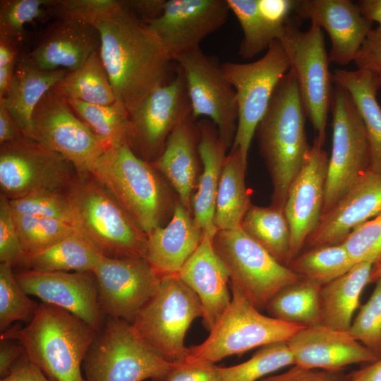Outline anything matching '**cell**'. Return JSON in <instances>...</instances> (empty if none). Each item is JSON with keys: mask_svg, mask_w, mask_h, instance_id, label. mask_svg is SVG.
<instances>
[{"mask_svg": "<svg viewBox=\"0 0 381 381\" xmlns=\"http://www.w3.org/2000/svg\"><path fill=\"white\" fill-rule=\"evenodd\" d=\"M247 163L238 150L230 149L223 166L216 198L214 224L217 231L239 228L251 205L245 182Z\"/></svg>", "mask_w": 381, "mask_h": 381, "instance_id": "32", "label": "cell"}, {"mask_svg": "<svg viewBox=\"0 0 381 381\" xmlns=\"http://www.w3.org/2000/svg\"><path fill=\"white\" fill-rule=\"evenodd\" d=\"M212 242L229 274L230 283L260 311L281 289L301 279L241 227L218 230Z\"/></svg>", "mask_w": 381, "mask_h": 381, "instance_id": "10", "label": "cell"}, {"mask_svg": "<svg viewBox=\"0 0 381 381\" xmlns=\"http://www.w3.org/2000/svg\"><path fill=\"white\" fill-rule=\"evenodd\" d=\"M66 100L74 113L99 139L105 150L123 145L131 146L132 126L130 114L119 99L108 105L75 99Z\"/></svg>", "mask_w": 381, "mask_h": 381, "instance_id": "35", "label": "cell"}, {"mask_svg": "<svg viewBox=\"0 0 381 381\" xmlns=\"http://www.w3.org/2000/svg\"><path fill=\"white\" fill-rule=\"evenodd\" d=\"M347 381H381V358L346 375Z\"/></svg>", "mask_w": 381, "mask_h": 381, "instance_id": "56", "label": "cell"}, {"mask_svg": "<svg viewBox=\"0 0 381 381\" xmlns=\"http://www.w3.org/2000/svg\"><path fill=\"white\" fill-rule=\"evenodd\" d=\"M330 109L332 147L322 215L334 206L370 166V148L361 115L349 92L336 83Z\"/></svg>", "mask_w": 381, "mask_h": 381, "instance_id": "12", "label": "cell"}, {"mask_svg": "<svg viewBox=\"0 0 381 381\" xmlns=\"http://www.w3.org/2000/svg\"><path fill=\"white\" fill-rule=\"evenodd\" d=\"M54 90L66 99L108 105L117 100L99 51L95 52L83 66L68 71Z\"/></svg>", "mask_w": 381, "mask_h": 381, "instance_id": "37", "label": "cell"}, {"mask_svg": "<svg viewBox=\"0 0 381 381\" xmlns=\"http://www.w3.org/2000/svg\"><path fill=\"white\" fill-rule=\"evenodd\" d=\"M13 214L24 255L42 251L79 233L71 225L59 220Z\"/></svg>", "mask_w": 381, "mask_h": 381, "instance_id": "41", "label": "cell"}, {"mask_svg": "<svg viewBox=\"0 0 381 381\" xmlns=\"http://www.w3.org/2000/svg\"><path fill=\"white\" fill-rule=\"evenodd\" d=\"M97 333L70 312L42 302L26 326L9 327L0 339L18 341L29 360L54 381H84L81 367Z\"/></svg>", "mask_w": 381, "mask_h": 381, "instance_id": "3", "label": "cell"}, {"mask_svg": "<svg viewBox=\"0 0 381 381\" xmlns=\"http://www.w3.org/2000/svg\"><path fill=\"white\" fill-rule=\"evenodd\" d=\"M294 365L287 343L274 342L260 347L254 355L240 364L222 368V381H259L267 375Z\"/></svg>", "mask_w": 381, "mask_h": 381, "instance_id": "40", "label": "cell"}, {"mask_svg": "<svg viewBox=\"0 0 381 381\" xmlns=\"http://www.w3.org/2000/svg\"><path fill=\"white\" fill-rule=\"evenodd\" d=\"M15 66L0 68V99L5 97L10 87Z\"/></svg>", "mask_w": 381, "mask_h": 381, "instance_id": "59", "label": "cell"}, {"mask_svg": "<svg viewBox=\"0 0 381 381\" xmlns=\"http://www.w3.org/2000/svg\"><path fill=\"white\" fill-rule=\"evenodd\" d=\"M279 262H291V235L284 209L250 205L240 226Z\"/></svg>", "mask_w": 381, "mask_h": 381, "instance_id": "34", "label": "cell"}, {"mask_svg": "<svg viewBox=\"0 0 381 381\" xmlns=\"http://www.w3.org/2000/svg\"><path fill=\"white\" fill-rule=\"evenodd\" d=\"M229 11L226 0H168L162 14L146 24L175 61L199 49L207 36L225 23Z\"/></svg>", "mask_w": 381, "mask_h": 381, "instance_id": "18", "label": "cell"}, {"mask_svg": "<svg viewBox=\"0 0 381 381\" xmlns=\"http://www.w3.org/2000/svg\"><path fill=\"white\" fill-rule=\"evenodd\" d=\"M323 145L315 136L288 190L284 210L291 229V261L301 253L322 215L329 161Z\"/></svg>", "mask_w": 381, "mask_h": 381, "instance_id": "19", "label": "cell"}, {"mask_svg": "<svg viewBox=\"0 0 381 381\" xmlns=\"http://www.w3.org/2000/svg\"><path fill=\"white\" fill-rule=\"evenodd\" d=\"M165 381H222L219 367L202 361L185 360L174 363Z\"/></svg>", "mask_w": 381, "mask_h": 381, "instance_id": "50", "label": "cell"}, {"mask_svg": "<svg viewBox=\"0 0 381 381\" xmlns=\"http://www.w3.org/2000/svg\"><path fill=\"white\" fill-rule=\"evenodd\" d=\"M101 40L97 28L87 23L59 19L44 32L26 59L34 66L47 71L66 68L69 71L84 64Z\"/></svg>", "mask_w": 381, "mask_h": 381, "instance_id": "24", "label": "cell"}, {"mask_svg": "<svg viewBox=\"0 0 381 381\" xmlns=\"http://www.w3.org/2000/svg\"><path fill=\"white\" fill-rule=\"evenodd\" d=\"M380 277H381V263L373 266L370 277V283L375 282Z\"/></svg>", "mask_w": 381, "mask_h": 381, "instance_id": "60", "label": "cell"}, {"mask_svg": "<svg viewBox=\"0 0 381 381\" xmlns=\"http://www.w3.org/2000/svg\"><path fill=\"white\" fill-rule=\"evenodd\" d=\"M104 255L80 233L39 253L24 255L16 265L41 272H92Z\"/></svg>", "mask_w": 381, "mask_h": 381, "instance_id": "33", "label": "cell"}, {"mask_svg": "<svg viewBox=\"0 0 381 381\" xmlns=\"http://www.w3.org/2000/svg\"><path fill=\"white\" fill-rule=\"evenodd\" d=\"M182 68L192 107V116H206L216 126L227 150L231 148L238 124V104L234 88L221 65L200 49L175 59Z\"/></svg>", "mask_w": 381, "mask_h": 381, "instance_id": "15", "label": "cell"}, {"mask_svg": "<svg viewBox=\"0 0 381 381\" xmlns=\"http://www.w3.org/2000/svg\"><path fill=\"white\" fill-rule=\"evenodd\" d=\"M373 265L356 263L346 273L322 285L320 292V324L349 331L364 287L370 283Z\"/></svg>", "mask_w": 381, "mask_h": 381, "instance_id": "30", "label": "cell"}, {"mask_svg": "<svg viewBox=\"0 0 381 381\" xmlns=\"http://www.w3.org/2000/svg\"><path fill=\"white\" fill-rule=\"evenodd\" d=\"M15 277L28 295L78 317L99 332L104 323L92 272H41L21 270Z\"/></svg>", "mask_w": 381, "mask_h": 381, "instance_id": "20", "label": "cell"}, {"mask_svg": "<svg viewBox=\"0 0 381 381\" xmlns=\"http://www.w3.org/2000/svg\"><path fill=\"white\" fill-rule=\"evenodd\" d=\"M49 0H6L0 4V37L19 41L23 26L43 16Z\"/></svg>", "mask_w": 381, "mask_h": 381, "instance_id": "46", "label": "cell"}, {"mask_svg": "<svg viewBox=\"0 0 381 381\" xmlns=\"http://www.w3.org/2000/svg\"><path fill=\"white\" fill-rule=\"evenodd\" d=\"M31 139L70 161L79 174H90L105 148L54 87L35 107Z\"/></svg>", "mask_w": 381, "mask_h": 381, "instance_id": "14", "label": "cell"}, {"mask_svg": "<svg viewBox=\"0 0 381 381\" xmlns=\"http://www.w3.org/2000/svg\"><path fill=\"white\" fill-rule=\"evenodd\" d=\"M190 212L176 202L167 225L147 235L145 258L162 277L178 274L202 240L203 233Z\"/></svg>", "mask_w": 381, "mask_h": 381, "instance_id": "27", "label": "cell"}, {"mask_svg": "<svg viewBox=\"0 0 381 381\" xmlns=\"http://www.w3.org/2000/svg\"><path fill=\"white\" fill-rule=\"evenodd\" d=\"M222 71L235 90L238 124L233 145L245 161L256 128L264 116L279 81L290 64L279 40H274L260 59L247 64L225 62Z\"/></svg>", "mask_w": 381, "mask_h": 381, "instance_id": "11", "label": "cell"}, {"mask_svg": "<svg viewBox=\"0 0 381 381\" xmlns=\"http://www.w3.org/2000/svg\"><path fill=\"white\" fill-rule=\"evenodd\" d=\"M286 343L294 365L306 368L342 372L349 365L379 358L349 331L322 324L301 328Z\"/></svg>", "mask_w": 381, "mask_h": 381, "instance_id": "22", "label": "cell"}, {"mask_svg": "<svg viewBox=\"0 0 381 381\" xmlns=\"http://www.w3.org/2000/svg\"><path fill=\"white\" fill-rule=\"evenodd\" d=\"M114 0H58L50 1L49 11L59 19L79 20L91 23L101 13L108 9Z\"/></svg>", "mask_w": 381, "mask_h": 381, "instance_id": "48", "label": "cell"}, {"mask_svg": "<svg viewBox=\"0 0 381 381\" xmlns=\"http://www.w3.org/2000/svg\"><path fill=\"white\" fill-rule=\"evenodd\" d=\"M84 381L166 380L174 363L150 348L126 321L106 317L83 361Z\"/></svg>", "mask_w": 381, "mask_h": 381, "instance_id": "6", "label": "cell"}, {"mask_svg": "<svg viewBox=\"0 0 381 381\" xmlns=\"http://www.w3.org/2000/svg\"><path fill=\"white\" fill-rule=\"evenodd\" d=\"M341 244L355 264L381 263V212L354 228Z\"/></svg>", "mask_w": 381, "mask_h": 381, "instance_id": "45", "label": "cell"}, {"mask_svg": "<svg viewBox=\"0 0 381 381\" xmlns=\"http://www.w3.org/2000/svg\"><path fill=\"white\" fill-rule=\"evenodd\" d=\"M191 114L185 76L177 64L174 78L152 91L129 113L131 148L145 161L154 162L162 152L172 131Z\"/></svg>", "mask_w": 381, "mask_h": 381, "instance_id": "17", "label": "cell"}, {"mask_svg": "<svg viewBox=\"0 0 381 381\" xmlns=\"http://www.w3.org/2000/svg\"><path fill=\"white\" fill-rule=\"evenodd\" d=\"M167 0H127L123 4L138 18L147 23L163 13Z\"/></svg>", "mask_w": 381, "mask_h": 381, "instance_id": "53", "label": "cell"}, {"mask_svg": "<svg viewBox=\"0 0 381 381\" xmlns=\"http://www.w3.org/2000/svg\"><path fill=\"white\" fill-rule=\"evenodd\" d=\"M299 20L291 17L279 40L288 57L290 69L295 73L306 116L315 136L324 144L334 89L329 55L322 29L311 23L310 28L303 32L300 30Z\"/></svg>", "mask_w": 381, "mask_h": 381, "instance_id": "9", "label": "cell"}, {"mask_svg": "<svg viewBox=\"0 0 381 381\" xmlns=\"http://www.w3.org/2000/svg\"><path fill=\"white\" fill-rule=\"evenodd\" d=\"M380 212L381 173L368 169L334 206L322 216L304 247L308 249L341 243L354 228Z\"/></svg>", "mask_w": 381, "mask_h": 381, "instance_id": "23", "label": "cell"}, {"mask_svg": "<svg viewBox=\"0 0 381 381\" xmlns=\"http://www.w3.org/2000/svg\"><path fill=\"white\" fill-rule=\"evenodd\" d=\"M26 138L19 126L0 101V145Z\"/></svg>", "mask_w": 381, "mask_h": 381, "instance_id": "55", "label": "cell"}, {"mask_svg": "<svg viewBox=\"0 0 381 381\" xmlns=\"http://www.w3.org/2000/svg\"><path fill=\"white\" fill-rule=\"evenodd\" d=\"M231 300L210 330L206 339L188 349L186 358L214 364L222 359L242 354L254 348L287 342L304 327L265 315L230 283Z\"/></svg>", "mask_w": 381, "mask_h": 381, "instance_id": "7", "label": "cell"}, {"mask_svg": "<svg viewBox=\"0 0 381 381\" xmlns=\"http://www.w3.org/2000/svg\"><path fill=\"white\" fill-rule=\"evenodd\" d=\"M16 42L0 37V68L15 66Z\"/></svg>", "mask_w": 381, "mask_h": 381, "instance_id": "57", "label": "cell"}, {"mask_svg": "<svg viewBox=\"0 0 381 381\" xmlns=\"http://www.w3.org/2000/svg\"><path fill=\"white\" fill-rule=\"evenodd\" d=\"M306 117L297 80L290 69L277 85L255 134L273 186L272 206L284 209L289 188L310 150Z\"/></svg>", "mask_w": 381, "mask_h": 381, "instance_id": "2", "label": "cell"}, {"mask_svg": "<svg viewBox=\"0 0 381 381\" xmlns=\"http://www.w3.org/2000/svg\"><path fill=\"white\" fill-rule=\"evenodd\" d=\"M102 315L132 324L158 291L162 276L143 257L104 256L92 271Z\"/></svg>", "mask_w": 381, "mask_h": 381, "instance_id": "16", "label": "cell"}, {"mask_svg": "<svg viewBox=\"0 0 381 381\" xmlns=\"http://www.w3.org/2000/svg\"><path fill=\"white\" fill-rule=\"evenodd\" d=\"M159 172L129 145L105 150L90 173L147 236L161 223L171 197Z\"/></svg>", "mask_w": 381, "mask_h": 381, "instance_id": "4", "label": "cell"}, {"mask_svg": "<svg viewBox=\"0 0 381 381\" xmlns=\"http://www.w3.org/2000/svg\"><path fill=\"white\" fill-rule=\"evenodd\" d=\"M9 200L14 213L56 219L76 229L73 212L66 194L40 193Z\"/></svg>", "mask_w": 381, "mask_h": 381, "instance_id": "43", "label": "cell"}, {"mask_svg": "<svg viewBox=\"0 0 381 381\" xmlns=\"http://www.w3.org/2000/svg\"><path fill=\"white\" fill-rule=\"evenodd\" d=\"M229 9L237 18L243 37L238 54L252 59L279 40L283 30L274 26L260 11L257 0H226Z\"/></svg>", "mask_w": 381, "mask_h": 381, "instance_id": "39", "label": "cell"}, {"mask_svg": "<svg viewBox=\"0 0 381 381\" xmlns=\"http://www.w3.org/2000/svg\"><path fill=\"white\" fill-rule=\"evenodd\" d=\"M199 317H202V309L197 295L178 274L167 275L131 325L157 353L174 363L186 358V334Z\"/></svg>", "mask_w": 381, "mask_h": 381, "instance_id": "8", "label": "cell"}, {"mask_svg": "<svg viewBox=\"0 0 381 381\" xmlns=\"http://www.w3.org/2000/svg\"><path fill=\"white\" fill-rule=\"evenodd\" d=\"M66 195L77 230L104 256L145 258L147 234L91 174H79Z\"/></svg>", "mask_w": 381, "mask_h": 381, "instance_id": "5", "label": "cell"}, {"mask_svg": "<svg viewBox=\"0 0 381 381\" xmlns=\"http://www.w3.org/2000/svg\"><path fill=\"white\" fill-rule=\"evenodd\" d=\"M367 301L353 319L351 336L381 358V277Z\"/></svg>", "mask_w": 381, "mask_h": 381, "instance_id": "44", "label": "cell"}, {"mask_svg": "<svg viewBox=\"0 0 381 381\" xmlns=\"http://www.w3.org/2000/svg\"><path fill=\"white\" fill-rule=\"evenodd\" d=\"M0 376H7L17 361L25 353L23 346L13 339H0Z\"/></svg>", "mask_w": 381, "mask_h": 381, "instance_id": "54", "label": "cell"}, {"mask_svg": "<svg viewBox=\"0 0 381 381\" xmlns=\"http://www.w3.org/2000/svg\"><path fill=\"white\" fill-rule=\"evenodd\" d=\"M18 283L13 266L0 263V331L7 330L16 321L29 323L39 304L29 298Z\"/></svg>", "mask_w": 381, "mask_h": 381, "instance_id": "42", "label": "cell"}, {"mask_svg": "<svg viewBox=\"0 0 381 381\" xmlns=\"http://www.w3.org/2000/svg\"><path fill=\"white\" fill-rule=\"evenodd\" d=\"M212 240L203 234L199 246L178 273L181 280L198 297L203 322L209 331L231 300L229 274Z\"/></svg>", "mask_w": 381, "mask_h": 381, "instance_id": "25", "label": "cell"}, {"mask_svg": "<svg viewBox=\"0 0 381 381\" xmlns=\"http://www.w3.org/2000/svg\"><path fill=\"white\" fill-rule=\"evenodd\" d=\"M198 126V152L202 171L191 206L195 224L212 238L217 231L214 224L216 198L227 148L212 121L202 119Z\"/></svg>", "mask_w": 381, "mask_h": 381, "instance_id": "28", "label": "cell"}, {"mask_svg": "<svg viewBox=\"0 0 381 381\" xmlns=\"http://www.w3.org/2000/svg\"><path fill=\"white\" fill-rule=\"evenodd\" d=\"M354 61L358 69L370 73L379 90L381 87V27L370 30Z\"/></svg>", "mask_w": 381, "mask_h": 381, "instance_id": "49", "label": "cell"}, {"mask_svg": "<svg viewBox=\"0 0 381 381\" xmlns=\"http://www.w3.org/2000/svg\"><path fill=\"white\" fill-rule=\"evenodd\" d=\"M358 5L368 20L377 23L381 27V0H361Z\"/></svg>", "mask_w": 381, "mask_h": 381, "instance_id": "58", "label": "cell"}, {"mask_svg": "<svg viewBox=\"0 0 381 381\" xmlns=\"http://www.w3.org/2000/svg\"><path fill=\"white\" fill-rule=\"evenodd\" d=\"M91 25L99 33V54L117 99L129 113L173 78L174 61L162 42L122 1L114 0Z\"/></svg>", "mask_w": 381, "mask_h": 381, "instance_id": "1", "label": "cell"}, {"mask_svg": "<svg viewBox=\"0 0 381 381\" xmlns=\"http://www.w3.org/2000/svg\"><path fill=\"white\" fill-rule=\"evenodd\" d=\"M24 255L10 200L0 195V262L16 266Z\"/></svg>", "mask_w": 381, "mask_h": 381, "instance_id": "47", "label": "cell"}, {"mask_svg": "<svg viewBox=\"0 0 381 381\" xmlns=\"http://www.w3.org/2000/svg\"><path fill=\"white\" fill-rule=\"evenodd\" d=\"M322 285L303 279L277 292L265 307L269 316L303 327L320 324V292Z\"/></svg>", "mask_w": 381, "mask_h": 381, "instance_id": "36", "label": "cell"}, {"mask_svg": "<svg viewBox=\"0 0 381 381\" xmlns=\"http://www.w3.org/2000/svg\"><path fill=\"white\" fill-rule=\"evenodd\" d=\"M68 71L66 69L43 71L34 66L26 59L15 69L8 92L0 101L26 138L31 139L32 116L37 104Z\"/></svg>", "mask_w": 381, "mask_h": 381, "instance_id": "29", "label": "cell"}, {"mask_svg": "<svg viewBox=\"0 0 381 381\" xmlns=\"http://www.w3.org/2000/svg\"><path fill=\"white\" fill-rule=\"evenodd\" d=\"M353 261L342 244L307 249L294 258L288 267L303 279L325 285L349 272Z\"/></svg>", "mask_w": 381, "mask_h": 381, "instance_id": "38", "label": "cell"}, {"mask_svg": "<svg viewBox=\"0 0 381 381\" xmlns=\"http://www.w3.org/2000/svg\"><path fill=\"white\" fill-rule=\"evenodd\" d=\"M294 12L326 30L329 62L342 66L355 61L372 30L373 23L350 0H296Z\"/></svg>", "mask_w": 381, "mask_h": 381, "instance_id": "21", "label": "cell"}, {"mask_svg": "<svg viewBox=\"0 0 381 381\" xmlns=\"http://www.w3.org/2000/svg\"><path fill=\"white\" fill-rule=\"evenodd\" d=\"M0 381H54L24 353L15 363L10 373Z\"/></svg>", "mask_w": 381, "mask_h": 381, "instance_id": "52", "label": "cell"}, {"mask_svg": "<svg viewBox=\"0 0 381 381\" xmlns=\"http://www.w3.org/2000/svg\"><path fill=\"white\" fill-rule=\"evenodd\" d=\"M199 138L198 121L191 115L172 131L161 155L150 162L167 179L179 201L190 211L198 181Z\"/></svg>", "mask_w": 381, "mask_h": 381, "instance_id": "26", "label": "cell"}, {"mask_svg": "<svg viewBox=\"0 0 381 381\" xmlns=\"http://www.w3.org/2000/svg\"><path fill=\"white\" fill-rule=\"evenodd\" d=\"M78 175L70 161L28 138L0 145L1 194L9 200L66 194Z\"/></svg>", "mask_w": 381, "mask_h": 381, "instance_id": "13", "label": "cell"}, {"mask_svg": "<svg viewBox=\"0 0 381 381\" xmlns=\"http://www.w3.org/2000/svg\"><path fill=\"white\" fill-rule=\"evenodd\" d=\"M333 82L351 95L362 119L369 148V170L381 173V107L377 100V88L369 72L363 69H336Z\"/></svg>", "mask_w": 381, "mask_h": 381, "instance_id": "31", "label": "cell"}, {"mask_svg": "<svg viewBox=\"0 0 381 381\" xmlns=\"http://www.w3.org/2000/svg\"><path fill=\"white\" fill-rule=\"evenodd\" d=\"M259 381H347L346 375L320 369L306 368L291 365L286 371L267 376Z\"/></svg>", "mask_w": 381, "mask_h": 381, "instance_id": "51", "label": "cell"}]
</instances>
